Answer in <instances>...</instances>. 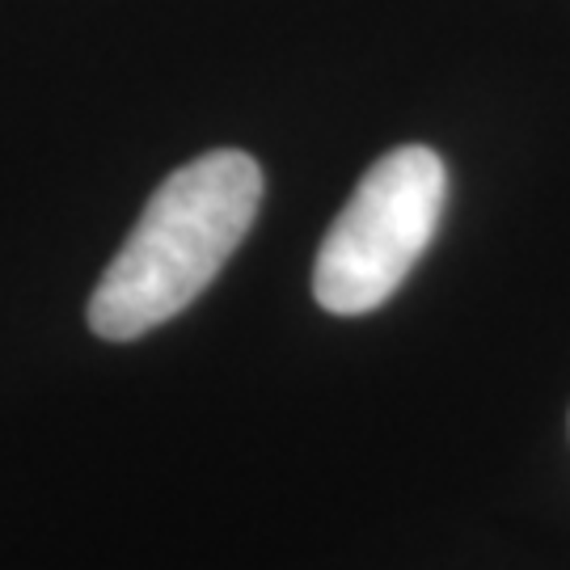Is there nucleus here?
I'll return each instance as SVG.
<instances>
[{
    "mask_svg": "<svg viewBox=\"0 0 570 570\" xmlns=\"http://www.w3.org/2000/svg\"><path fill=\"white\" fill-rule=\"evenodd\" d=\"M258 204L263 169L242 148L174 169L94 287L89 330L106 343H131L190 308L245 242Z\"/></svg>",
    "mask_w": 570,
    "mask_h": 570,
    "instance_id": "f257e3e1",
    "label": "nucleus"
},
{
    "mask_svg": "<svg viewBox=\"0 0 570 570\" xmlns=\"http://www.w3.org/2000/svg\"><path fill=\"white\" fill-rule=\"evenodd\" d=\"M449 199V169L428 144H402L367 169L313 263V296L334 317H364L406 284Z\"/></svg>",
    "mask_w": 570,
    "mask_h": 570,
    "instance_id": "f03ea898",
    "label": "nucleus"
}]
</instances>
